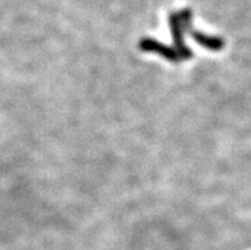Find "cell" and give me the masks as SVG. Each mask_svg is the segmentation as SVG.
<instances>
[{
  "label": "cell",
  "mask_w": 251,
  "mask_h": 250,
  "mask_svg": "<svg viewBox=\"0 0 251 250\" xmlns=\"http://www.w3.org/2000/svg\"><path fill=\"white\" fill-rule=\"evenodd\" d=\"M169 23L170 28L172 32V38H174V44H175V49L178 53V56H180V60H186V59H190L193 56V53L190 51V49H188L185 46L184 42V26H182L181 21H180V17H178V13H171L169 17Z\"/></svg>",
  "instance_id": "obj_1"
},
{
  "label": "cell",
  "mask_w": 251,
  "mask_h": 250,
  "mask_svg": "<svg viewBox=\"0 0 251 250\" xmlns=\"http://www.w3.org/2000/svg\"><path fill=\"white\" fill-rule=\"evenodd\" d=\"M139 48L143 51L147 53H157L162 57L167 59L170 61H176L180 60V56H178V53L176 51L175 48H171L169 45L161 44L157 40H153V38H143L139 44Z\"/></svg>",
  "instance_id": "obj_2"
},
{
  "label": "cell",
  "mask_w": 251,
  "mask_h": 250,
  "mask_svg": "<svg viewBox=\"0 0 251 250\" xmlns=\"http://www.w3.org/2000/svg\"><path fill=\"white\" fill-rule=\"evenodd\" d=\"M190 33L198 44L201 45V46H203V48L208 49V50L218 51L225 46V41H223L221 37H217V36L204 35L201 32L194 31V29L190 31Z\"/></svg>",
  "instance_id": "obj_3"
},
{
  "label": "cell",
  "mask_w": 251,
  "mask_h": 250,
  "mask_svg": "<svg viewBox=\"0 0 251 250\" xmlns=\"http://www.w3.org/2000/svg\"><path fill=\"white\" fill-rule=\"evenodd\" d=\"M178 17H180V21H181L184 28L191 31V23H193V13H191V10L190 9L180 10V12H178Z\"/></svg>",
  "instance_id": "obj_4"
}]
</instances>
